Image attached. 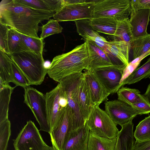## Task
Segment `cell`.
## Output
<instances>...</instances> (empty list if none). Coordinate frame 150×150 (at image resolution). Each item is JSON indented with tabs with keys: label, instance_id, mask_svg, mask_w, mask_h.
<instances>
[{
	"label": "cell",
	"instance_id": "1",
	"mask_svg": "<svg viewBox=\"0 0 150 150\" xmlns=\"http://www.w3.org/2000/svg\"><path fill=\"white\" fill-rule=\"evenodd\" d=\"M54 12L26 6L14 0H2L0 4V23L30 36L39 38V24L53 17Z\"/></svg>",
	"mask_w": 150,
	"mask_h": 150
},
{
	"label": "cell",
	"instance_id": "2",
	"mask_svg": "<svg viewBox=\"0 0 150 150\" xmlns=\"http://www.w3.org/2000/svg\"><path fill=\"white\" fill-rule=\"evenodd\" d=\"M86 42L69 52L54 57L47 68V74L58 82L63 78L74 73L87 70L90 64Z\"/></svg>",
	"mask_w": 150,
	"mask_h": 150
},
{
	"label": "cell",
	"instance_id": "3",
	"mask_svg": "<svg viewBox=\"0 0 150 150\" xmlns=\"http://www.w3.org/2000/svg\"><path fill=\"white\" fill-rule=\"evenodd\" d=\"M9 56L30 85H39L43 81L47 72L42 54L24 51L14 53Z\"/></svg>",
	"mask_w": 150,
	"mask_h": 150
},
{
	"label": "cell",
	"instance_id": "4",
	"mask_svg": "<svg viewBox=\"0 0 150 150\" xmlns=\"http://www.w3.org/2000/svg\"><path fill=\"white\" fill-rule=\"evenodd\" d=\"M82 72L74 73L62 79L59 82L61 85L73 115V130L85 126V121L81 112L78 102L79 82Z\"/></svg>",
	"mask_w": 150,
	"mask_h": 150
},
{
	"label": "cell",
	"instance_id": "5",
	"mask_svg": "<svg viewBox=\"0 0 150 150\" xmlns=\"http://www.w3.org/2000/svg\"><path fill=\"white\" fill-rule=\"evenodd\" d=\"M24 89V103L30 108L39 123V130L51 132L45 94L30 86Z\"/></svg>",
	"mask_w": 150,
	"mask_h": 150
},
{
	"label": "cell",
	"instance_id": "6",
	"mask_svg": "<svg viewBox=\"0 0 150 150\" xmlns=\"http://www.w3.org/2000/svg\"><path fill=\"white\" fill-rule=\"evenodd\" d=\"M86 125L90 132L110 139L116 138L120 131L117 125L105 110L98 105L94 107Z\"/></svg>",
	"mask_w": 150,
	"mask_h": 150
},
{
	"label": "cell",
	"instance_id": "7",
	"mask_svg": "<svg viewBox=\"0 0 150 150\" xmlns=\"http://www.w3.org/2000/svg\"><path fill=\"white\" fill-rule=\"evenodd\" d=\"M130 13L129 0H102L94 1L93 18H109L120 21L128 18Z\"/></svg>",
	"mask_w": 150,
	"mask_h": 150
},
{
	"label": "cell",
	"instance_id": "8",
	"mask_svg": "<svg viewBox=\"0 0 150 150\" xmlns=\"http://www.w3.org/2000/svg\"><path fill=\"white\" fill-rule=\"evenodd\" d=\"M13 141L15 150H45L48 146L43 140L34 122L28 121Z\"/></svg>",
	"mask_w": 150,
	"mask_h": 150
},
{
	"label": "cell",
	"instance_id": "9",
	"mask_svg": "<svg viewBox=\"0 0 150 150\" xmlns=\"http://www.w3.org/2000/svg\"><path fill=\"white\" fill-rule=\"evenodd\" d=\"M104 104L106 112L117 125L121 127L137 115L147 114L118 99L106 101Z\"/></svg>",
	"mask_w": 150,
	"mask_h": 150
},
{
	"label": "cell",
	"instance_id": "10",
	"mask_svg": "<svg viewBox=\"0 0 150 150\" xmlns=\"http://www.w3.org/2000/svg\"><path fill=\"white\" fill-rule=\"evenodd\" d=\"M94 1H85L67 5L55 13L53 17L58 21L90 20L93 18Z\"/></svg>",
	"mask_w": 150,
	"mask_h": 150
},
{
	"label": "cell",
	"instance_id": "11",
	"mask_svg": "<svg viewBox=\"0 0 150 150\" xmlns=\"http://www.w3.org/2000/svg\"><path fill=\"white\" fill-rule=\"evenodd\" d=\"M73 115L68 105L60 121L49 133L52 146L56 150H62L72 131Z\"/></svg>",
	"mask_w": 150,
	"mask_h": 150
},
{
	"label": "cell",
	"instance_id": "12",
	"mask_svg": "<svg viewBox=\"0 0 150 150\" xmlns=\"http://www.w3.org/2000/svg\"><path fill=\"white\" fill-rule=\"evenodd\" d=\"M124 70L113 65L97 68L92 71L107 91L110 94H113L120 89Z\"/></svg>",
	"mask_w": 150,
	"mask_h": 150
},
{
	"label": "cell",
	"instance_id": "13",
	"mask_svg": "<svg viewBox=\"0 0 150 150\" xmlns=\"http://www.w3.org/2000/svg\"><path fill=\"white\" fill-rule=\"evenodd\" d=\"M63 93L62 87L59 83L55 87L45 94L51 131L60 121L66 107L62 108L59 103L60 98Z\"/></svg>",
	"mask_w": 150,
	"mask_h": 150
},
{
	"label": "cell",
	"instance_id": "14",
	"mask_svg": "<svg viewBox=\"0 0 150 150\" xmlns=\"http://www.w3.org/2000/svg\"><path fill=\"white\" fill-rule=\"evenodd\" d=\"M85 42L90 61L87 70L92 71L97 68L113 65L108 54L95 42L90 41Z\"/></svg>",
	"mask_w": 150,
	"mask_h": 150
},
{
	"label": "cell",
	"instance_id": "15",
	"mask_svg": "<svg viewBox=\"0 0 150 150\" xmlns=\"http://www.w3.org/2000/svg\"><path fill=\"white\" fill-rule=\"evenodd\" d=\"M74 22L77 32L85 41H90L95 42L107 54L110 53L107 46L108 41L93 28L90 24L89 20H81Z\"/></svg>",
	"mask_w": 150,
	"mask_h": 150
},
{
	"label": "cell",
	"instance_id": "16",
	"mask_svg": "<svg viewBox=\"0 0 150 150\" xmlns=\"http://www.w3.org/2000/svg\"><path fill=\"white\" fill-rule=\"evenodd\" d=\"M85 79L89 86L94 105L99 106L108 100L110 94L95 76L92 71L85 70Z\"/></svg>",
	"mask_w": 150,
	"mask_h": 150
},
{
	"label": "cell",
	"instance_id": "17",
	"mask_svg": "<svg viewBox=\"0 0 150 150\" xmlns=\"http://www.w3.org/2000/svg\"><path fill=\"white\" fill-rule=\"evenodd\" d=\"M78 99L81 112L86 122L95 106L93 103L90 89L84 73L79 82Z\"/></svg>",
	"mask_w": 150,
	"mask_h": 150
},
{
	"label": "cell",
	"instance_id": "18",
	"mask_svg": "<svg viewBox=\"0 0 150 150\" xmlns=\"http://www.w3.org/2000/svg\"><path fill=\"white\" fill-rule=\"evenodd\" d=\"M89 132L86 125L72 131L62 150H88Z\"/></svg>",
	"mask_w": 150,
	"mask_h": 150
},
{
	"label": "cell",
	"instance_id": "19",
	"mask_svg": "<svg viewBox=\"0 0 150 150\" xmlns=\"http://www.w3.org/2000/svg\"><path fill=\"white\" fill-rule=\"evenodd\" d=\"M150 9L140 10L130 17L129 21L132 27L133 39L148 34L147 28L150 21Z\"/></svg>",
	"mask_w": 150,
	"mask_h": 150
},
{
	"label": "cell",
	"instance_id": "20",
	"mask_svg": "<svg viewBox=\"0 0 150 150\" xmlns=\"http://www.w3.org/2000/svg\"><path fill=\"white\" fill-rule=\"evenodd\" d=\"M107 46L110 53L123 63L127 67L130 62L129 53L131 48L130 43L125 41L115 40L108 42Z\"/></svg>",
	"mask_w": 150,
	"mask_h": 150
},
{
	"label": "cell",
	"instance_id": "21",
	"mask_svg": "<svg viewBox=\"0 0 150 150\" xmlns=\"http://www.w3.org/2000/svg\"><path fill=\"white\" fill-rule=\"evenodd\" d=\"M130 44L134 63L140 62L150 55V34L134 38Z\"/></svg>",
	"mask_w": 150,
	"mask_h": 150
},
{
	"label": "cell",
	"instance_id": "22",
	"mask_svg": "<svg viewBox=\"0 0 150 150\" xmlns=\"http://www.w3.org/2000/svg\"><path fill=\"white\" fill-rule=\"evenodd\" d=\"M132 120L122 127L117 137L116 150H132L135 142Z\"/></svg>",
	"mask_w": 150,
	"mask_h": 150
},
{
	"label": "cell",
	"instance_id": "23",
	"mask_svg": "<svg viewBox=\"0 0 150 150\" xmlns=\"http://www.w3.org/2000/svg\"><path fill=\"white\" fill-rule=\"evenodd\" d=\"M16 2L32 8L55 13L63 7L62 0H14Z\"/></svg>",
	"mask_w": 150,
	"mask_h": 150
},
{
	"label": "cell",
	"instance_id": "24",
	"mask_svg": "<svg viewBox=\"0 0 150 150\" xmlns=\"http://www.w3.org/2000/svg\"><path fill=\"white\" fill-rule=\"evenodd\" d=\"M16 87H12L0 79V123L8 119L11 96Z\"/></svg>",
	"mask_w": 150,
	"mask_h": 150
},
{
	"label": "cell",
	"instance_id": "25",
	"mask_svg": "<svg viewBox=\"0 0 150 150\" xmlns=\"http://www.w3.org/2000/svg\"><path fill=\"white\" fill-rule=\"evenodd\" d=\"M117 137L110 139L89 132L88 150H116Z\"/></svg>",
	"mask_w": 150,
	"mask_h": 150
},
{
	"label": "cell",
	"instance_id": "26",
	"mask_svg": "<svg viewBox=\"0 0 150 150\" xmlns=\"http://www.w3.org/2000/svg\"><path fill=\"white\" fill-rule=\"evenodd\" d=\"M137 89L122 87L117 92L118 100L131 105L132 104L139 102H144L150 104L143 95L140 93Z\"/></svg>",
	"mask_w": 150,
	"mask_h": 150
},
{
	"label": "cell",
	"instance_id": "27",
	"mask_svg": "<svg viewBox=\"0 0 150 150\" xmlns=\"http://www.w3.org/2000/svg\"><path fill=\"white\" fill-rule=\"evenodd\" d=\"M117 21L112 18L100 17L89 20V23L97 32L114 36Z\"/></svg>",
	"mask_w": 150,
	"mask_h": 150
},
{
	"label": "cell",
	"instance_id": "28",
	"mask_svg": "<svg viewBox=\"0 0 150 150\" xmlns=\"http://www.w3.org/2000/svg\"><path fill=\"white\" fill-rule=\"evenodd\" d=\"M7 44L9 56L14 53L31 51L21 38L20 33L11 28L7 32Z\"/></svg>",
	"mask_w": 150,
	"mask_h": 150
},
{
	"label": "cell",
	"instance_id": "29",
	"mask_svg": "<svg viewBox=\"0 0 150 150\" xmlns=\"http://www.w3.org/2000/svg\"><path fill=\"white\" fill-rule=\"evenodd\" d=\"M150 57L143 65L134 69L128 76L121 81L120 88L125 84H131L135 83L142 79L150 78Z\"/></svg>",
	"mask_w": 150,
	"mask_h": 150
},
{
	"label": "cell",
	"instance_id": "30",
	"mask_svg": "<svg viewBox=\"0 0 150 150\" xmlns=\"http://www.w3.org/2000/svg\"><path fill=\"white\" fill-rule=\"evenodd\" d=\"M0 79L8 83H13L10 56L0 50Z\"/></svg>",
	"mask_w": 150,
	"mask_h": 150
},
{
	"label": "cell",
	"instance_id": "31",
	"mask_svg": "<svg viewBox=\"0 0 150 150\" xmlns=\"http://www.w3.org/2000/svg\"><path fill=\"white\" fill-rule=\"evenodd\" d=\"M132 27L129 18L117 21L114 36L122 40L131 43L133 40Z\"/></svg>",
	"mask_w": 150,
	"mask_h": 150
},
{
	"label": "cell",
	"instance_id": "32",
	"mask_svg": "<svg viewBox=\"0 0 150 150\" xmlns=\"http://www.w3.org/2000/svg\"><path fill=\"white\" fill-rule=\"evenodd\" d=\"M136 140L145 141L150 140V115L141 121L134 133Z\"/></svg>",
	"mask_w": 150,
	"mask_h": 150
},
{
	"label": "cell",
	"instance_id": "33",
	"mask_svg": "<svg viewBox=\"0 0 150 150\" xmlns=\"http://www.w3.org/2000/svg\"><path fill=\"white\" fill-rule=\"evenodd\" d=\"M20 35L25 45L31 52L37 54H42L45 44L43 40L40 38L30 36L21 33Z\"/></svg>",
	"mask_w": 150,
	"mask_h": 150
},
{
	"label": "cell",
	"instance_id": "34",
	"mask_svg": "<svg viewBox=\"0 0 150 150\" xmlns=\"http://www.w3.org/2000/svg\"><path fill=\"white\" fill-rule=\"evenodd\" d=\"M63 29L58 21L54 19H50L42 27V32L40 38L43 40L51 35L61 33Z\"/></svg>",
	"mask_w": 150,
	"mask_h": 150
},
{
	"label": "cell",
	"instance_id": "35",
	"mask_svg": "<svg viewBox=\"0 0 150 150\" xmlns=\"http://www.w3.org/2000/svg\"><path fill=\"white\" fill-rule=\"evenodd\" d=\"M11 127L8 119L0 123V150H7L11 134Z\"/></svg>",
	"mask_w": 150,
	"mask_h": 150
},
{
	"label": "cell",
	"instance_id": "36",
	"mask_svg": "<svg viewBox=\"0 0 150 150\" xmlns=\"http://www.w3.org/2000/svg\"><path fill=\"white\" fill-rule=\"evenodd\" d=\"M11 64L13 83L16 86H20L24 88L29 86L30 84L29 81L19 67L11 59Z\"/></svg>",
	"mask_w": 150,
	"mask_h": 150
},
{
	"label": "cell",
	"instance_id": "37",
	"mask_svg": "<svg viewBox=\"0 0 150 150\" xmlns=\"http://www.w3.org/2000/svg\"><path fill=\"white\" fill-rule=\"evenodd\" d=\"M9 28L7 26L0 23V50L9 55L7 44V32Z\"/></svg>",
	"mask_w": 150,
	"mask_h": 150
},
{
	"label": "cell",
	"instance_id": "38",
	"mask_svg": "<svg viewBox=\"0 0 150 150\" xmlns=\"http://www.w3.org/2000/svg\"><path fill=\"white\" fill-rule=\"evenodd\" d=\"M132 150H150V140L141 142L136 140Z\"/></svg>",
	"mask_w": 150,
	"mask_h": 150
},
{
	"label": "cell",
	"instance_id": "39",
	"mask_svg": "<svg viewBox=\"0 0 150 150\" xmlns=\"http://www.w3.org/2000/svg\"><path fill=\"white\" fill-rule=\"evenodd\" d=\"M137 109L146 112L147 114L150 112V104L144 102L135 103L131 105Z\"/></svg>",
	"mask_w": 150,
	"mask_h": 150
},
{
	"label": "cell",
	"instance_id": "40",
	"mask_svg": "<svg viewBox=\"0 0 150 150\" xmlns=\"http://www.w3.org/2000/svg\"><path fill=\"white\" fill-rule=\"evenodd\" d=\"M130 1L131 7L130 17L133 16L139 10V0H131Z\"/></svg>",
	"mask_w": 150,
	"mask_h": 150
},
{
	"label": "cell",
	"instance_id": "41",
	"mask_svg": "<svg viewBox=\"0 0 150 150\" xmlns=\"http://www.w3.org/2000/svg\"><path fill=\"white\" fill-rule=\"evenodd\" d=\"M139 10L150 9V0H139Z\"/></svg>",
	"mask_w": 150,
	"mask_h": 150
},
{
	"label": "cell",
	"instance_id": "42",
	"mask_svg": "<svg viewBox=\"0 0 150 150\" xmlns=\"http://www.w3.org/2000/svg\"><path fill=\"white\" fill-rule=\"evenodd\" d=\"M143 95L147 99L150 104V82L148 86L145 93Z\"/></svg>",
	"mask_w": 150,
	"mask_h": 150
},
{
	"label": "cell",
	"instance_id": "43",
	"mask_svg": "<svg viewBox=\"0 0 150 150\" xmlns=\"http://www.w3.org/2000/svg\"><path fill=\"white\" fill-rule=\"evenodd\" d=\"M45 150H56L54 149L52 146V147L48 146Z\"/></svg>",
	"mask_w": 150,
	"mask_h": 150
}]
</instances>
